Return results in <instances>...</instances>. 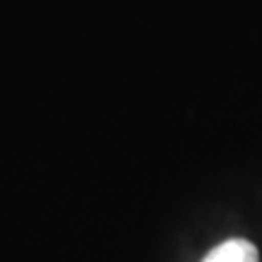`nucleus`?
Masks as SVG:
<instances>
[{"mask_svg": "<svg viewBox=\"0 0 262 262\" xmlns=\"http://www.w3.org/2000/svg\"><path fill=\"white\" fill-rule=\"evenodd\" d=\"M202 262H260V253L245 238H228L211 248Z\"/></svg>", "mask_w": 262, "mask_h": 262, "instance_id": "f257e3e1", "label": "nucleus"}]
</instances>
